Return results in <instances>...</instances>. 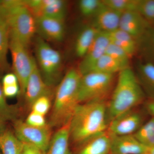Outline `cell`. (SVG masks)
I'll list each match as a JSON object with an SVG mask.
<instances>
[{
	"mask_svg": "<svg viewBox=\"0 0 154 154\" xmlns=\"http://www.w3.org/2000/svg\"><path fill=\"white\" fill-rule=\"evenodd\" d=\"M108 125L106 101L80 104L69 123L70 140L82 146L91 138L106 131Z\"/></svg>",
	"mask_w": 154,
	"mask_h": 154,
	"instance_id": "6da1fadb",
	"label": "cell"
},
{
	"mask_svg": "<svg viewBox=\"0 0 154 154\" xmlns=\"http://www.w3.org/2000/svg\"><path fill=\"white\" fill-rule=\"evenodd\" d=\"M145 96L135 72L130 67L119 72L107 103L108 123L116 116L134 109L143 102Z\"/></svg>",
	"mask_w": 154,
	"mask_h": 154,
	"instance_id": "7a4b0ae2",
	"label": "cell"
},
{
	"mask_svg": "<svg viewBox=\"0 0 154 154\" xmlns=\"http://www.w3.org/2000/svg\"><path fill=\"white\" fill-rule=\"evenodd\" d=\"M82 75L78 69L67 72L58 86L49 119L51 127H61L69 123L80 104L79 88Z\"/></svg>",
	"mask_w": 154,
	"mask_h": 154,
	"instance_id": "3957f363",
	"label": "cell"
},
{
	"mask_svg": "<svg viewBox=\"0 0 154 154\" xmlns=\"http://www.w3.org/2000/svg\"><path fill=\"white\" fill-rule=\"evenodd\" d=\"M6 24L10 38L27 47L36 33L35 17L25 5L24 1L6 0Z\"/></svg>",
	"mask_w": 154,
	"mask_h": 154,
	"instance_id": "277c9868",
	"label": "cell"
},
{
	"mask_svg": "<svg viewBox=\"0 0 154 154\" xmlns=\"http://www.w3.org/2000/svg\"><path fill=\"white\" fill-rule=\"evenodd\" d=\"M115 75L90 72L82 75L79 88L80 104L92 101H106L112 91Z\"/></svg>",
	"mask_w": 154,
	"mask_h": 154,
	"instance_id": "5b68a950",
	"label": "cell"
},
{
	"mask_svg": "<svg viewBox=\"0 0 154 154\" xmlns=\"http://www.w3.org/2000/svg\"><path fill=\"white\" fill-rule=\"evenodd\" d=\"M35 52L38 69L45 82L51 86L60 75L62 66L61 55L40 37L36 38Z\"/></svg>",
	"mask_w": 154,
	"mask_h": 154,
	"instance_id": "8992f818",
	"label": "cell"
},
{
	"mask_svg": "<svg viewBox=\"0 0 154 154\" xmlns=\"http://www.w3.org/2000/svg\"><path fill=\"white\" fill-rule=\"evenodd\" d=\"M9 50L12 56L14 73L18 79L20 91L24 94L35 59L30 56L28 47L13 38H10Z\"/></svg>",
	"mask_w": 154,
	"mask_h": 154,
	"instance_id": "52a82bcc",
	"label": "cell"
},
{
	"mask_svg": "<svg viewBox=\"0 0 154 154\" xmlns=\"http://www.w3.org/2000/svg\"><path fill=\"white\" fill-rule=\"evenodd\" d=\"M14 122V134L20 141L33 145L42 151H47L52 138L49 125L35 127L20 119H17Z\"/></svg>",
	"mask_w": 154,
	"mask_h": 154,
	"instance_id": "ba28073f",
	"label": "cell"
},
{
	"mask_svg": "<svg viewBox=\"0 0 154 154\" xmlns=\"http://www.w3.org/2000/svg\"><path fill=\"white\" fill-rule=\"evenodd\" d=\"M142 122L140 113L132 109L109 122L107 131L112 136L134 134L142 125Z\"/></svg>",
	"mask_w": 154,
	"mask_h": 154,
	"instance_id": "9c48e42d",
	"label": "cell"
},
{
	"mask_svg": "<svg viewBox=\"0 0 154 154\" xmlns=\"http://www.w3.org/2000/svg\"><path fill=\"white\" fill-rule=\"evenodd\" d=\"M25 5L36 18L50 17L65 20L67 4L63 0L24 1Z\"/></svg>",
	"mask_w": 154,
	"mask_h": 154,
	"instance_id": "30bf717a",
	"label": "cell"
},
{
	"mask_svg": "<svg viewBox=\"0 0 154 154\" xmlns=\"http://www.w3.org/2000/svg\"><path fill=\"white\" fill-rule=\"evenodd\" d=\"M36 32L45 41L60 42L65 33V20L39 17L36 18Z\"/></svg>",
	"mask_w": 154,
	"mask_h": 154,
	"instance_id": "8fae6325",
	"label": "cell"
},
{
	"mask_svg": "<svg viewBox=\"0 0 154 154\" xmlns=\"http://www.w3.org/2000/svg\"><path fill=\"white\" fill-rule=\"evenodd\" d=\"M110 41L107 33L99 32L85 55L82 59L78 70L81 75L91 70L96 62L104 55Z\"/></svg>",
	"mask_w": 154,
	"mask_h": 154,
	"instance_id": "7c38bea8",
	"label": "cell"
},
{
	"mask_svg": "<svg viewBox=\"0 0 154 154\" xmlns=\"http://www.w3.org/2000/svg\"><path fill=\"white\" fill-rule=\"evenodd\" d=\"M50 94L49 86L44 81L35 60L24 93L26 102L31 107L36 99L42 96H49Z\"/></svg>",
	"mask_w": 154,
	"mask_h": 154,
	"instance_id": "4fadbf2b",
	"label": "cell"
},
{
	"mask_svg": "<svg viewBox=\"0 0 154 154\" xmlns=\"http://www.w3.org/2000/svg\"><path fill=\"white\" fill-rule=\"evenodd\" d=\"M150 26L137 11H131L122 13L119 28L137 40Z\"/></svg>",
	"mask_w": 154,
	"mask_h": 154,
	"instance_id": "5bb4252c",
	"label": "cell"
},
{
	"mask_svg": "<svg viewBox=\"0 0 154 154\" xmlns=\"http://www.w3.org/2000/svg\"><path fill=\"white\" fill-rule=\"evenodd\" d=\"M110 154H145L148 147L139 141L134 134L110 135Z\"/></svg>",
	"mask_w": 154,
	"mask_h": 154,
	"instance_id": "9a60e30c",
	"label": "cell"
},
{
	"mask_svg": "<svg viewBox=\"0 0 154 154\" xmlns=\"http://www.w3.org/2000/svg\"><path fill=\"white\" fill-rule=\"evenodd\" d=\"M122 14L104 4L103 7L93 17L92 25L99 32L111 33L119 28Z\"/></svg>",
	"mask_w": 154,
	"mask_h": 154,
	"instance_id": "2e32d148",
	"label": "cell"
},
{
	"mask_svg": "<svg viewBox=\"0 0 154 154\" xmlns=\"http://www.w3.org/2000/svg\"><path fill=\"white\" fill-rule=\"evenodd\" d=\"M81 146L78 154H110L111 138L106 131L91 138Z\"/></svg>",
	"mask_w": 154,
	"mask_h": 154,
	"instance_id": "e0dca14e",
	"label": "cell"
},
{
	"mask_svg": "<svg viewBox=\"0 0 154 154\" xmlns=\"http://www.w3.org/2000/svg\"><path fill=\"white\" fill-rule=\"evenodd\" d=\"M69 123L58 128L52 137L46 154H72L69 148Z\"/></svg>",
	"mask_w": 154,
	"mask_h": 154,
	"instance_id": "ac0fdd59",
	"label": "cell"
},
{
	"mask_svg": "<svg viewBox=\"0 0 154 154\" xmlns=\"http://www.w3.org/2000/svg\"><path fill=\"white\" fill-rule=\"evenodd\" d=\"M135 73L145 94L149 98L154 99V64L148 62H140Z\"/></svg>",
	"mask_w": 154,
	"mask_h": 154,
	"instance_id": "d6986e66",
	"label": "cell"
},
{
	"mask_svg": "<svg viewBox=\"0 0 154 154\" xmlns=\"http://www.w3.org/2000/svg\"><path fill=\"white\" fill-rule=\"evenodd\" d=\"M107 34L110 42L123 49L131 58L136 53L137 41L125 31L119 28Z\"/></svg>",
	"mask_w": 154,
	"mask_h": 154,
	"instance_id": "ffe728a7",
	"label": "cell"
},
{
	"mask_svg": "<svg viewBox=\"0 0 154 154\" xmlns=\"http://www.w3.org/2000/svg\"><path fill=\"white\" fill-rule=\"evenodd\" d=\"M99 32L92 25L80 31L75 45V53L78 57L82 59L85 55Z\"/></svg>",
	"mask_w": 154,
	"mask_h": 154,
	"instance_id": "44dd1931",
	"label": "cell"
},
{
	"mask_svg": "<svg viewBox=\"0 0 154 154\" xmlns=\"http://www.w3.org/2000/svg\"><path fill=\"white\" fill-rule=\"evenodd\" d=\"M137 50L146 59V62L154 64V27H149L137 40Z\"/></svg>",
	"mask_w": 154,
	"mask_h": 154,
	"instance_id": "7402d4cb",
	"label": "cell"
},
{
	"mask_svg": "<svg viewBox=\"0 0 154 154\" xmlns=\"http://www.w3.org/2000/svg\"><path fill=\"white\" fill-rule=\"evenodd\" d=\"M22 143L11 131L0 135V150L2 154H21Z\"/></svg>",
	"mask_w": 154,
	"mask_h": 154,
	"instance_id": "603a6c76",
	"label": "cell"
},
{
	"mask_svg": "<svg viewBox=\"0 0 154 154\" xmlns=\"http://www.w3.org/2000/svg\"><path fill=\"white\" fill-rule=\"evenodd\" d=\"M124 69L109 55L102 56L93 67L90 72H96L106 74L115 75Z\"/></svg>",
	"mask_w": 154,
	"mask_h": 154,
	"instance_id": "cb8c5ba5",
	"label": "cell"
},
{
	"mask_svg": "<svg viewBox=\"0 0 154 154\" xmlns=\"http://www.w3.org/2000/svg\"><path fill=\"white\" fill-rule=\"evenodd\" d=\"M134 135L139 141L148 148L154 146V117L142 125Z\"/></svg>",
	"mask_w": 154,
	"mask_h": 154,
	"instance_id": "d4e9b609",
	"label": "cell"
},
{
	"mask_svg": "<svg viewBox=\"0 0 154 154\" xmlns=\"http://www.w3.org/2000/svg\"><path fill=\"white\" fill-rule=\"evenodd\" d=\"M9 44L10 36L8 25L5 22L0 23V68L7 67V54Z\"/></svg>",
	"mask_w": 154,
	"mask_h": 154,
	"instance_id": "484cf974",
	"label": "cell"
},
{
	"mask_svg": "<svg viewBox=\"0 0 154 154\" xmlns=\"http://www.w3.org/2000/svg\"><path fill=\"white\" fill-rule=\"evenodd\" d=\"M105 54L120 64L123 68L130 67V60L131 58L123 49L110 42L107 46Z\"/></svg>",
	"mask_w": 154,
	"mask_h": 154,
	"instance_id": "4316f807",
	"label": "cell"
},
{
	"mask_svg": "<svg viewBox=\"0 0 154 154\" xmlns=\"http://www.w3.org/2000/svg\"><path fill=\"white\" fill-rule=\"evenodd\" d=\"M104 5L103 0H81L79 2L80 13L87 17H94Z\"/></svg>",
	"mask_w": 154,
	"mask_h": 154,
	"instance_id": "83f0119b",
	"label": "cell"
},
{
	"mask_svg": "<svg viewBox=\"0 0 154 154\" xmlns=\"http://www.w3.org/2000/svg\"><path fill=\"white\" fill-rule=\"evenodd\" d=\"M105 5L121 13L136 11L138 0H103Z\"/></svg>",
	"mask_w": 154,
	"mask_h": 154,
	"instance_id": "f1b7e54d",
	"label": "cell"
},
{
	"mask_svg": "<svg viewBox=\"0 0 154 154\" xmlns=\"http://www.w3.org/2000/svg\"><path fill=\"white\" fill-rule=\"evenodd\" d=\"M17 114L16 108L7 102L3 93L2 86L0 84V116L6 121H14L17 119Z\"/></svg>",
	"mask_w": 154,
	"mask_h": 154,
	"instance_id": "f546056e",
	"label": "cell"
},
{
	"mask_svg": "<svg viewBox=\"0 0 154 154\" xmlns=\"http://www.w3.org/2000/svg\"><path fill=\"white\" fill-rule=\"evenodd\" d=\"M136 11L150 24L154 23V0H138Z\"/></svg>",
	"mask_w": 154,
	"mask_h": 154,
	"instance_id": "4dcf8cb0",
	"label": "cell"
},
{
	"mask_svg": "<svg viewBox=\"0 0 154 154\" xmlns=\"http://www.w3.org/2000/svg\"><path fill=\"white\" fill-rule=\"evenodd\" d=\"M51 107L49 96H43L36 99L31 105V111L45 116Z\"/></svg>",
	"mask_w": 154,
	"mask_h": 154,
	"instance_id": "1f68e13d",
	"label": "cell"
},
{
	"mask_svg": "<svg viewBox=\"0 0 154 154\" xmlns=\"http://www.w3.org/2000/svg\"><path fill=\"white\" fill-rule=\"evenodd\" d=\"M27 124L35 127H43L47 125L45 116L31 111L27 117L26 121Z\"/></svg>",
	"mask_w": 154,
	"mask_h": 154,
	"instance_id": "d6a6232c",
	"label": "cell"
},
{
	"mask_svg": "<svg viewBox=\"0 0 154 154\" xmlns=\"http://www.w3.org/2000/svg\"><path fill=\"white\" fill-rule=\"evenodd\" d=\"M3 93L6 97H13L20 92L19 84L2 86Z\"/></svg>",
	"mask_w": 154,
	"mask_h": 154,
	"instance_id": "836d02e7",
	"label": "cell"
},
{
	"mask_svg": "<svg viewBox=\"0 0 154 154\" xmlns=\"http://www.w3.org/2000/svg\"><path fill=\"white\" fill-rule=\"evenodd\" d=\"M43 152H45L33 145L22 143L21 154H42Z\"/></svg>",
	"mask_w": 154,
	"mask_h": 154,
	"instance_id": "e575fe53",
	"label": "cell"
},
{
	"mask_svg": "<svg viewBox=\"0 0 154 154\" xmlns=\"http://www.w3.org/2000/svg\"><path fill=\"white\" fill-rule=\"evenodd\" d=\"M19 84L17 76L14 73H8L3 77L2 86Z\"/></svg>",
	"mask_w": 154,
	"mask_h": 154,
	"instance_id": "d590c367",
	"label": "cell"
},
{
	"mask_svg": "<svg viewBox=\"0 0 154 154\" xmlns=\"http://www.w3.org/2000/svg\"><path fill=\"white\" fill-rule=\"evenodd\" d=\"M7 8L5 1H0V23H6Z\"/></svg>",
	"mask_w": 154,
	"mask_h": 154,
	"instance_id": "8d00e7d4",
	"label": "cell"
},
{
	"mask_svg": "<svg viewBox=\"0 0 154 154\" xmlns=\"http://www.w3.org/2000/svg\"><path fill=\"white\" fill-rule=\"evenodd\" d=\"M145 108L152 117H154V99L149 98L146 102Z\"/></svg>",
	"mask_w": 154,
	"mask_h": 154,
	"instance_id": "74e56055",
	"label": "cell"
},
{
	"mask_svg": "<svg viewBox=\"0 0 154 154\" xmlns=\"http://www.w3.org/2000/svg\"><path fill=\"white\" fill-rule=\"evenodd\" d=\"M5 120L3 119L2 117L0 116V135L5 132L6 130Z\"/></svg>",
	"mask_w": 154,
	"mask_h": 154,
	"instance_id": "f35d334b",
	"label": "cell"
},
{
	"mask_svg": "<svg viewBox=\"0 0 154 154\" xmlns=\"http://www.w3.org/2000/svg\"><path fill=\"white\" fill-rule=\"evenodd\" d=\"M42 154H45V152H43V153H42Z\"/></svg>",
	"mask_w": 154,
	"mask_h": 154,
	"instance_id": "ab89813d",
	"label": "cell"
},
{
	"mask_svg": "<svg viewBox=\"0 0 154 154\" xmlns=\"http://www.w3.org/2000/svg\"><path fill=\"white\" fill-rule=\"evenodd\" d=\"M2 153V152H1V150H0V154H2V153Z\"/></svg>",
	"mask_w": 154,
	"mask_h": 154,
	"instance_id": "60d3db41",
	"label": "cell"
}]
</instances>
